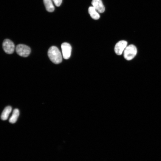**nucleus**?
<instances>
[{"instance_id": "obj_11", "label": "nucleus", "mask_w": 161, "mask_h": 161, "mask_svg": "<svg viewBox=\"0 0 161 161\" xmlns=\"http://www.w3.org/2000/svg\"><path fill=\"white\" fill-rule=\"evenodd\" d=\"M44 2L47 10L49 12H52L54 10V7L52 0H44Z\"/></svg>"}, {"instance_id": "obj_8", "label": "nucleus", "mask_w": 161, "mask_h": 161, "mask_svg": "<svg viewBox=\"0 0 161 161\" xmlns=\"http://www.w3.org/2000/svg\"><path fill=\"white\" fill-rule=\"evenodd\" d=\"M12 110V108L11 106H8L5 107L1 114V119L3 120H7Z\"/></svg>"}, {"instance_id": "obj_7", "label": "nucleus", "mask_w": 161, "mask_h": 161, "mask_svg": "<svg viewBox=\"0 0 161 161\" xmlns=\"http://www.w3.org/2000/svg\"><path fill=\"white\" fill-rule=\"evenodd\" d=\"M92 4L98 12L103 13L104 11L105 7L101 0H92Z\"/></svg>"}, {"instance_id": "obj_3", "label": "nucleus", "mask_w": 161, "mask_h": 161, "mask_svg": "<svg viewBox=\"0 0 161 161\" xmlns=\"http://www.w3.org/2000/svg\"><path fill=\"white\" fill-rule=\"evenodd\" d=\"M16 50L18 55L24 57H27L31 52L30 47L23 44H19L17 45L16 48Z\"/></svg>"}, {"instance_id": "obj_6", "label": "nucleus", "mask_w": 161, "mask_h": 161, "mask_svg": "<svg viewBox=\"0 0 161 161\" xmlns=\"http://www.w3.org/2000/svg\"><path fill=\"white\" fill-rule=\"evenodd\" d=\"M127 42L125 40H121L116 44L114 47V51L116 54L121 55L127 46Z\"/></svg>"}, {"instance_id": "obj_4", "label": "nucleus", "mask_w": 161, "mask_h": 161, "mask_svg": "<svg viewBox=\"0 0 161 161\" xmlns=\"http://www.w3.org/2000/svg\"><path fill=\"white\" fill-rule=\"evenodd\" d=\"M3 48L4 51L8 54L13 53L15 49V45L10 40L6 39L4 40L2 44Z\"/></svg>"}, {"instance_id": "obj_1", "label": "nucleus", "mask_w": 161, "mask_h": 161, "mask_svg": "<svg viewBox=\"0 0 161 161\" xmlns=\"http://www.w3.org/2000/svg\"><path fill=\"white\" fill-rule=\"evenodd\" d=\"M47 53L49 58L54 63L58 64L62 62V57L61 53L56 47L52 46L50 47Z\"/></svg>"}, {"instance_id": "obj_2", "label": "nucleus", "mask_w": 161, "mask_h": 161, "mask_svg": "<svg viewBox=\"0 0 161 161\" xmlns=\"http://www.w3.org/2000/svg\"><path fill=\"white\" fill-rule=\"evenodd\" d=\"M137 53L136 47L133 44L127 46L123 52V56L127 60L132 59L136 55Z\"/></svg>"}, {"instance_id": "obj_10", "label": "nucleus", "mask_w": 161, "mask_h": 161, "mask_svg": "<svg viewBox=\"0 0 161 161\" xmlns=\"http://www.w3.org/2000/svg\"><path fill=\"white\" fill-rule=\"evenodd\" d=\"M19 114V112L18 109H16L13 111L12 116L9 120V122L11 123H15L18 118Z\"/></svg>"}, {"instance_id": "obj_12", "label": "nucleus", "mask_w": 161, "mask_h": 161, "mask_svg": "<svg viewBox=\"0 0 161 161\" xmlns=\"http://www.w3.org/2000/svg\"><path fill=\"white\" fill-rule=\"evenodd\" d=\"M55 5L57 7L59 6L61 4L62 0H52Z\"/></svg>"}, {"instance_id": "obj_5", "label": "nucleus", "mask_w": 161, "mask_h": 161, "mask_svg": "<svg viewBox=\"0 0 161 161\" xmlns=\"http://www.w3.org/2000/svg\"><path fill=\"white\" fill-rule=\"evenodd\" d=\"M62 55L65 59H68L70 57L72 51V47L68 43L64 42L61 45Z\"/></svg>"}, {"instance_id": "obj_9", "label": "nucleus", "mask_w": 161, "mask_h": 161, "mask_svg": "<svg viewBox=\"0 0 161 161\" xmlns=\"http://www.w3.org/2000/svg\"><path fill=\"white\" fill-rule=\"evenodd\" d=\"M88 12L91 17L93 19L97 20L100 17L97 11L93 6L90 7L88 9Z\"/></svg>"}]
</instances>
